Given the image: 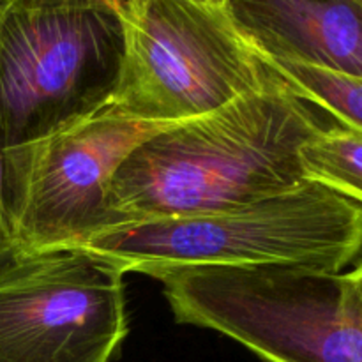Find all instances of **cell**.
Listing matches in <instances>:
<instances>
[{
  "instance_id": "obj_3",
  "label": "cell",
  "mask_w": 362,
  "mask_h": 362,
  "mask_svg": "<svg viewBox=\"0 0 362 362\" xmlns=\"http://www.w3.org/2000/svg\"><path fill=\"white\" fill-rule=\"evenodd\" d=\"M126 27L106 0H0V151L108 108Z\"/></svg>"
},
{
  "instance_id": "obj_2",
  "label": "cell",
  "mask_w": 362,
  "mask_h": 362,
  "mask_svg": "<svg viewBox=\"0 0 362 362\" xmlns=\"http://www.w3.org/2000/svg\"><path fill=\"white\" fill-rule=\"evenodd\" d=\"M81 247L151 278L182 267L267 264L339 274L362 257V207L308 180L226 211L112 226Z\"/></svg>"
},
{
  "instance_id": "obj_8",
  "label": "cell",
  "mask_w": 362,
  "mask_h": 362,
  "mask_svg": "<svg viewBox=\"0 0 362 362\" xmlns=\"http://www.w3.org/2000/svg\"><path fill=\"white\" fill-rule=\"evenodd\" d=\"M260 57L362 78V7L354 0H228Z\"/></svg>"
},
{
  "instance_id": "obj_4",
  "label": "cell",
  "mask_w": 362,
  "mask_h": 362,
  "mask_svg": "<svg viewBox=\"0 0 362 362\" xmlns=\"http://www.w3.org/2000/svg\"><path fill=\"white\" fill-rule=\"evenodd\" d=\"M154 279L179 324L221 332L265 362H362V313L343 272L202 265Z\"/></svg>"
},
{
  "instance_id": "obj_5",
  "label": "cell",
  "mask_w": 362,
  "mask_h": 362,
  "mask_svg": "<svg viewBox=\"0 0 362 362\" xmlns=\"http://www.w3.org/2000/svg\"><path fill=\"white\" fill-rule=\"evenodd\" d=\"M126 53L110 108L127 119L180 124L279 80L233 25L200 0H136L122 13Z\"/></svg>"
},
{
  "instance_id": "obj_1",
  "label": "cell",
  "mask_w": 362,
  "mask_h": 362,
  "mask_svg": "<svg viewBox=\"0 0 362 362\" xmlns=\"http://www.w3.org/2000/svg\"><path fill=\"white\" fill-rule=\"evenodd\" d=\"M283 78L138 145L106 189L108 228L211 214L308 182L300 151L332 124Z\"/></svg>"
},
{
  "instance_id": "obj_13",
  "label": "cell",
  "mask_w": 362,
  "mask_h": 362,
  "mask_svg": "<svg viewBox=\"0 0 362 362\" xmlns=\"http://www.w3.org/2000/svg\"><path fill=\"white\" fill-rule=\"evenodd\" d=\"M106 2L113 4V6L117 7V9L120 11V13H124V11L127 9V7L131 6L133 2H136V0H106Z\"/></svg>"
},
{
  "instance_id": "obj_11",
  "label": "cell",
  "mask_w": 362,
  "mask_h": 362,
  "mask_svg": "<svg viewBox=\"0 0 362 362\" xmlns=\"http://www.w3.org/2000/svg\"><path fill=\"white\" fill-rule=\"evenodd\" d=\"M13 255V240H11L9 226H7L6 214L2 204V168H0V264Z\"/></svg>"
},
{
  "instance_id": "obj_15",
  "label": "cell",
  "mask_w": 362,
  "mask_h": 362,
  "mask_svg": "<svg viewBox=\"0 0 362 362\" xmlns=\"http://www.w3.org/2000/svg\"><path fill=\"white\" fill-rule=\"evenodd\" d=\"M354 2H357V4H359V6L362 7V0H354Z\"/></svg>"
},
{
  "instance_id": "obj_12",
  "label": "cell",
  "mask_w": 362,
  "mask_h": 362,
  "mask_svg": "<svg viewBox=\"0 0 362 362\" xmlns=\"http://www.w3.org/2000/svg\"><path fill=\"white\" fill-rule=\"evenodd\" d=\"M343 274H345L346 283H349L354 300H356L357 308H359L362 313V257L354 264L352 271L343 272Z\"/></svg>"
},
{
  "instance_id": "obj_7",
  "label": "cell",
  "mask_w": 362,
  "mask_h": 362,
  "mask_svg": "<svg viewBox=\"0 0 362 362\" xmlns=\"http://www.w3.org/2000/svg\"><path fill=\"white\" fill-rule=\"evenodd\" d=\"M122 265L81 246L0 264V362H112L129 332Z\"/></svg>"
},
{
  "instance_id": "obj_14",
  "label": "cell",
  "mask_w": 362,
  "mask_h": 362,
  "mask_svg": "<svg viewBox=\"0 0 362 362\" xmlns=\"http://www.w3.org/2000/svg\"><path fill=\"white\" fill-rule=\"evenodd\" d=\"M200 2L211 4V6H218V7H226L228 0H200Z\"/></svg>"
},
{
  "instance_id": "obj_6",
  "label": "cell",
  "mask_w": 362,
  "mask_h": 362,
  "mask_svg": "<svg viewBox=\"0 0 362 362\" xmlns=\"http://www.w3.org/2000/svg\"><path fill=\"white\" fill-rule=\"evenodd\" d=\"M170 126L127 119L108 106L52 136L0 151L13 253L83 246L108 228L110 180L138 145Z\"/></svg>"
},
{
  "instance_id": "obj_10",
  "label": "cell",
  "mask_w": 362,
  "mask_h": 362,
  "mask_svg": "<svg viewBox=\"0 0 362 362\" xmlns=\"http://www.w3.org/2000/svg\"><path fill=\"white\" fill-rule=\"evenodd\" d=\"M297 94L334 122L362 134V78L260 57Z\"/></svg>"
},
{
  "instance_id": "obj_9",
  "label": "cell",
  "mask_w": 362,
  "mask_h": 362,
  "mask_svg": "<svg viewBox=\"0 0 362 362\" xmlns=\"http://www.w3.org/2000/svg\"><path fill=\"white\" fill-rule=\"evenodd\" d=\"M304 177L362 207V134L329 124L300 151Z\"/></svg>"
}]
</instances>
